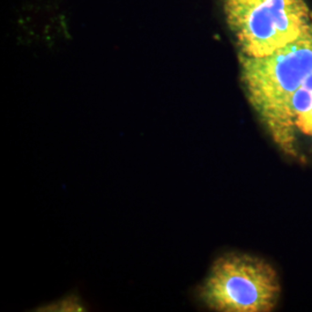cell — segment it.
Instances as JSON below:
<instances>
[{
    "instance_id": "cell-4",
    "label": "cell",
    "mask_w": 312,
    "mask_h": 312,
    "mask_svg": "<svg viewBox=\"0 0 312 312\" xmlns=\"http://www.w3.org/2000/svg\"><path fill=\"white\" fill-rule=\"evenodd\" d=\"M300 144L312 148V73L289 102L283 153L296 157Z\"/></svg>"
},
{
    "instance_id": "cell-5",
    "label": "cell",
    "mask_w": 312,
    "mask_h": 312,
    "mask_svg": "<svg viewBox=\"0 0 312 312\" xmlns=\"http://www.w3.org/2000/svg\"><path fill=\"white\" fill-rule=\"evenodd\" d=\"M43 311H82V305L78 298L71 297V298H64L61 300L54 302L50 305L43 306L40 309Z\"/></svg>"
},
{
    "instance_id": "cell-1",
    "label": "cell",
    "mask_w": 312,
    "mask_h": 312,
    "mask_svg": "<svg viewBox=\"0 0 312 312\" xmlns=\"http://www.w3.org/2000/svg\"><path fill=\"white\" fill-rule=\"evenodd\" d=\"M239 63L248 101L283 151L289 102L312 73V24L295 42L269 56L239 54Z\"/></svg>"
},
{
    "instance_id": "cell-2",
    "label": "cell",
    "mask_w": 312,
    "mask_h": 312,
    "mask_svg": "<svg viewBox=\"0 0 312 312\" xmlns=\"http://www.w3.org/2000/svg\"><path fill=\"white\" fill-rule=\"evenodd\" d=\"M280 295V279L268 261L235 252L215 260L199 288L200 300L220 312L273 311Z\"/></svg>"
},
{
    "instance_id": "cell-3",
    "label": "cell",
    "mask_w": 312,
    "mask_h": 312,
    "mask_svg": "<svg viewBox=\"0 0 312 312\" xmlns=\"http://www.w3.org/2000/svg\"><path fill=\"white\" fill-rule=\"evenodd\" d=\"M239 54L269 56L300 37L312 24L305 0H223Z\"/></svg>"
}]
</instances>
